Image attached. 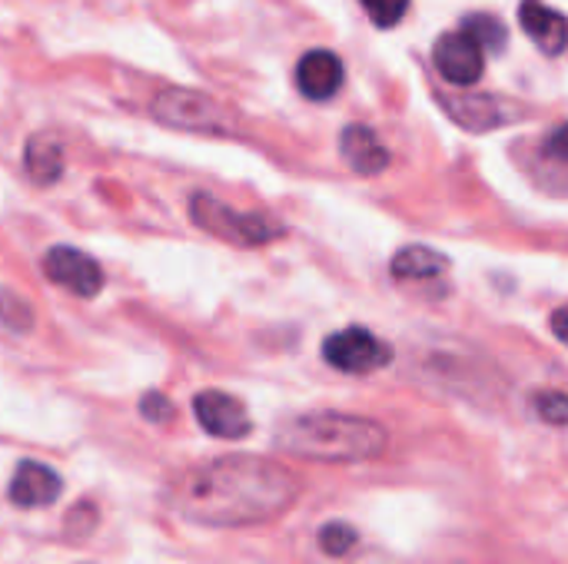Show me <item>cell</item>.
Here are the masks:
<instances>
[{"instance_id":"6da1fadb","label":"cell","mask_w":568,"mask_h":564,"mask_svg":"<svg viewBox=\"0 0 568 564\" xmlns=\"http://www.w3.org/2000/svg\"><path fill=\"white\" fill-rule=\"evenodd\" d=\"M166 499L186 522L246 529L286 515L300 499V479L260 455H226L176 475Z\"/></svg>"},{"instance_id":"7a4b0ae2","label":"cell","mask_w":568,"mask_h":564,"mask_svg":"<svg viewBox=\"0 0 568 564\" xmlns=\"http://www.w3.org/2000/svg\"><path fill=\"white\" fill-rule=\"evenodd\" d=\"M276 445L290 455L310 462H369L379 459L389 445V435L379 422L346 412H306L280 425Z\"/></svg>"},{"instance_id":"3957f363","label":"cell","mask_w":568,"mask_h":564,"mask_svg":"<svg viewBox=\"0 0 568 564\" xmlns=\"http://www.w3.org/2000/svg\"><path fill=\"white\" fill-rule=\"evenodd\" d=\"M150 113L156 123L170 130L200 133V136H233L240 130V120L230 106H223L220 100L200 90H183V86H163L153 96Z\"/></svg>"},{"instance_id":"277c9868","label":"cell","mask_w":568,"mask_h":564,"mask_svg":"<svg viewBox=\"0 0 568 564\" xmlns=\"http://www.w3.org/2000/svg\"><path fill=\"white\" fill-rule=\"evenodd\" d=\"M190 216L203 233L233 246H266L283 236L280 219H270L263 213H236L210 193H196L190 199Z\"/></svg>"},{"instance_id":"5b68a950","label":"cell","mask_w":568,"mask_h":564,"mask_svg":"<svg viewBox=\"0 0 568 564\" xmlns=\"http://www.w3.org/2000/svg\"><path fill=\"white\" fill-rule=\"evenodd\" d=\"M323 359L339 369V372H349V376H369L383 366H389L393 359V349L376 339L369 329H343V332H333L326 342H323Z\"/></svg>"},{"instance_id":"8992f818","label":"cell","mask_w":568,"mask_h":564,"mask_svg":"<svg viewBox=\"0 0 568 564\" xmlns=\"http://www.w3.org/2000/svg\"><path fill=\"white\" fill-rule=\"evenodd\" d=\"M43 276L50 283H57L60 289L80 296V299H93L103 289V269L93 256L73 249V246H53L43 256Z\"/></svg>"},{"instance_id":"52a82bcc","label":"cell","mask_w":568,"mask_h":564,"mask_svg":"<svg viewBox=\"0 0 568 564\" xmlns=\"http://www.w3.org/2000/svg\"><path fill=\"white\" fill-rule=\"evenodd\" d=\"M483 53L486 50L473 37L456 30V33L439 37L433 60H436V70L443 73V80H449L456 86H473L483 76Z\"/></svg>"},{"instance_id":"ba28073f","label":"cell","mask_w":568,"mask_h":564,"mask_svg":"<svg viewBox=\"0 0 568 564\" xmlns=\"http://www.w3.org/2000/svg\"><path fill=\"white\" fill-rule=\"evenodd\" d=\"M193 412H196V422H200L210 435H216V439H243V435H250V429H253V422H250L243 402L233 399V396H226V392H216V389L200 392V396L193 399Z\"/></svg>"},{"instance_id":"9c48e42d","label":"cell","mask_w":568,"mask_h":564,"mask_svg":"<svg viewBox=\"0 0 568 564\" xmlns=\"http://www.w3.org/2000/svg\"><path fill=\"white\" fill-rule=\"evenodd\" d=\"M343 80H346V66H343V60L333 50H310L296 63V86L310 100H329V96H336L339 86H343Z\"/></svg>"},{"instance_id":"30bf717a","label":"cell","mask_w":568,"mask_h":564,"mask_svg":"<svg viewBox=\"0 0 568 564\" xmlns=\"http://www.w3.org/2000/svg\"><path fill=\"white\" fill-rule=\"evenodd\" d=\"M63 482L53 469L40 465V462H20L10 482V502L17 509H43L50 502H57Z\"/></svg>"},{"instance_id":"8fae6325","label":"cell","mask_w":568,"mask_h":564,"mask_svg":"<svg viewBox=\"0 0 568 564\" xmlns=\"http://www.w3.org/2000/svg\"><path fill=\"white\" fill-rule=\"evenodd\" d=\"M519 20H523V30L532 37V43L542 53L559 57L568 47V20L562 13H556L549 3H542V0H523Z\"/></svg>"},{"instance_id":"7c38bea8","label":"cell","mask_w":568,"mask_h":564,"mask_svg":"<svg viewBox=\"0 0 568 564\" xmlns=\"http://www.w3.org/2000/svg\"><path fill=\"white\" fill-rule=\"evenodd\" d=\"M339 153L349 163V170L359 173V176H376V173H383L389 166V150L379 143L376 130L366 126V123H356V126L343 130Z\"/></svg>"},{"instance_id":"4fadbf2b","label":"cell","mask_w":568,"mask_h":564,"mask_svg":"<svg viewBox=\"0 0 568 564\" xmlns=\"http://www.w3.org/2000/svg\"><path fill=\"white\" fill-rule=\"evenodd\" d=\"M443 103L453 113V120H459L466 130H496L519 116L516 113L519 106H506L496 96H459V100L443 96Z\"/></svg>"},{"instance_id":"5bb4252c","label":"cell","mask_w":568,"mask_h":564,"mask_svg":"<svg viewBox=\"0 0 568 564\" xmlns=\"http://www.w3.org/2000/svg\"><path fill=\"white\" fill-rule=\"evenodd\" d=\"M23 170L30 183L53 186L63 176V146L50 133H33L23 146Z\"/></svg>"},{"instance_id":"9a60e30c","label":"cell","mask_w":568,"mask_h":564,"mask_svg":"<svg viewBox=\"0 0 568 564\" xmlns=\"http://www.w3.org/2000/svg\"><path fill=\"white\" fill-rule=\"evenodd\" d=\"M443 269H446V256H439L436 249H426V246H406L393 259V273L399 279H433Z\"/></svg>"},{"instance_id":"2e32d148","label":"cell","mask_w":568,"mask_h":564,"mask_svg":"<svg viewBox=\"0 0 568 564\" xmlns=\"http://www.w3.org/2000/svg\"><path fill=\"white\" fill-rule=\"evenodd\" d=\"M466 37H473L483 50H489V53H499V50H506V27H503V20H496V17H489V13H469L466 20H463V27H459Z\"/></svg>"},{"instance_id":"e0dca14e","label":"cell","mask_w":568,"mask_h":564,"mask_svg":"<svg viewBox=\"0 0 568 564\" xmlns=\"http://www.w3.org/2000/svg\"><path fill=\"white\" fill-rule=\"evenodd\" d=\"M0 322L10 326V329H17V332H23V329L33 326V312H30V306H27L23 299H17L10 289H0Z\"/></svg>"},{"instance_id":"ac0fdd59","label":"cell","mask_w":568,"mask_h":564,"mask_svg":"<svg viewBox=\"0 0 568 564\" xmlns=\"http://www.w3.org/2000/svg\"><path fill=\"white\" fill-rule=\"evenodd\" d=\"M536 416L549 425H568V392H542L536 396Z\"/></svg>"},{"instance_id":"d6986e66","label":"cell","mask_w":568,"mask_h":564,"mask_svg":"<svg viewBox=\"0 0 568 564\" xmlns=\"http://www.w3.org/2000/svg\"><path fill=\"white\" fill-rule=\"evenodd\" d=\"M363 7L376 27H396L406 17L409 0H363Z\"/></svg>"},{"instance_id":"ffe728a7","label":"cell","mask_w":568,"mask_h":564,"mask_svg":"<svg viewBox=\"0 0 568 564\" xmlns=\"http://www.w3.org/2000/svg\"><path fill=\"white\" fill-rule=\"evenodd\" d=\"M353 542H356V532L349 525H339V522H333L320 532V545L326 555H346L353 548Z\"/></svg>"},{"instance_id":"44dd1931","label":"cell","mask_w":568,"mask_h":564,"mask_svg":"<svg viewBox=\"0 0 568 564\" xmlns=\"http://www.w3.org/2000/svg\"><path fill=\"white\" fill-rule=\"evenodd\" d=\"M140 412H143V419H150V422H170L173 419V406L163 399V396H143V402H140Z\"/></svg>"},{"instance_id":"7402d4cb","label":"cell","mask_w":568,"mask_h":564,"mask_svg":"<svg viewBox=\"0 0 568 564\" xmlns=\"http://www.w3.org/2000/svg\"><path fill=\"white\" fill-rule=\"evenodd\" d=\"M546 156L568 163V123H562L559 130H552V136L546 140Z\"/></svg>"},{"instance_id":"603a6c76","label":"cell","mask_w":568,"mask_h":564,"mask_svg":"<svg viewBox=\"0 0 568 564\" xmlns=\"http://www.w3.org/2000/svg\"><path fill=\"white\" fill-rule=\"evenodd\" d=\"M552 332L568 346V306L556 309V316H552Z\"/></svg>"}]
</instances>
